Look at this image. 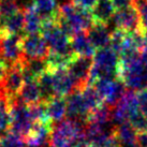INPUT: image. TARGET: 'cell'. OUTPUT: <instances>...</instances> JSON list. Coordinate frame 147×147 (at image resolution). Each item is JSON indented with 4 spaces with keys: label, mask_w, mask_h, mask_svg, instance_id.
<instances>
[{
    "label": "cell",
    "mask_w": 147,
    "mask_h": 147,
    "mask_svg": "<svg viewBox=\"0 0 147 147\" xmlns=\"http://www.w3.org/2000/svg\"><path fill=\"white\" fill-rule=\"evenodd\" d=\"M114 136L119 147H136L138 131L129 121L114 126Z\"/></svg>",
    "instance_id": "15"
},
{
    "label": "cell",
    "mask_w": 147,
    "mask_h": 147,
    "mask_svg": "<svg viewBox=\"0 0 147 147\" xmlns=\"http://www.w3.org/2000/svg\"><path fill=\"white\" fill-rule=\"evenodd\" d=\"M92 58L88 85H94L101 78H119V55L111 46L97 49Z\"/></svg>",
    "instance_id": "2"
},
{
    "label": "cell",
    "mask_w": 147,
    "mask_h": 147,
    "mask_svg": "<svg viewBox=\"0 0 147 147\" xmlns=\"http://www.w3.org/2000/svg\"><path fill=\"white\" fill-rule=\"evenodd\" d=\"M119 78L123 80L126 87L134 91H141L147 88V69L142 59L127 67H119Z\"/></svg>",
    "instance_id": "6"
},
{
    "label": "cell",
    "mask_w": 147,
    "mask_h": 147,
    "mask_svg": "<svg viewBox=\"0 0 147 147\" xmlns=\"http://www.w3.org/2000/svg\"><path fill=\"white\" fill-rule=\"evenodd\" d=\"M31 5L43 20L58 18L59 7L57 0H32Z\"/></svg>",
    "instance_id": "22"
},
{
    "label": "cell",
    "mask_w": 147,
    "mask_h": 147,
    "mask_svg": "<svg viewBox=\"0 0 147 147\" xmlns=\"http://www.w3.org/2000/svg\"><path fill=\"white\" fill-rule=\"evenodd\" d=\"M112 1H113L116 10L127 8V7L131 5V2H132V0H112Z\"/></svg>",
    "instance_id": "31"
},
{
    "label": "cell",
    "mask_w": 147,
    "mask_h": 147,
    "mask_svg": "<svg viewBox=\"0 0 147 147\" xmlns=\"http://www.w3.org/2000/svg\"><path fill=\"white\" fill-rule=\"evenodd\" d=\"M0 17H1V5H0Z\"/></svg>",
    "instance_id": "32"
},
{
    "label": "cell",
    "mask_w": 147,
    "mask_h": 147,
    "mask_svg": "<svg viewBox=\"0 0 147 147\" xmlns=\"http://www.w3.org/2000/svg\"><path fill=\"white\" fill-rule=\"evenodd\" d=\"M87 34L92 45L97 49L110 46L112 32L110 31L107 25L94 23V25L87 30Z\"/></svg>",
    "instance_id": "16"
},
{
    "label": "cell",
    "mask_w": 147,
    "mask_h": 147,
    "mask_svg": "<svg viewBox=\"0 0 147 147\" xmlns=\"http://www.w3.org/2000/svg\"><path fill=\"white\" fill-rule=\"evenodd\" d=\"M71 46L75 55L83 57H94L97 52V49L92 45L85 31L78 32L71 37Z\"/></svg>",
    "instance_id": "17"
},
{
    "label": "cell",
    "mask_w": 147,
    "mask_h": 147,
    "mask_svg": "<svg viewBox=\"0 0 147 147\" xmlns=\"http://www.w3.org/2000/svg\"><path fill=\"white\" fill-rule=\"evenodd\" d=\"M46 115L53 123L63 120L67 115V99L63 97H54L45 102Z\"/></svg>",
    "instance_id": "19"
},
{
    "label": "cell",
    "mask_w": 147,
    "mask_h": 147,
    "mask_svg": "<svg viewBox=\"0 0 147 147\" xmlns=\"http://www.w3.org/2000/svg\"><path fill=\"white\" fill-rule=\"evenodd\" d=\"M129 123L135 128L138 131H146L147 130V117L144 116L141 112H136L129 118Z\"/></svg>",
    "instance_id": "27"
},
{
    "label": "cell",
    "mask_w": 147,
    "mask_h": 147,
    "mask_svg": "<svg viewBox=\"0 0 147 147\" xmlns=\"http://www.w3.org/2000/svg\"><path fill=\"white\" fill-rule=\"evenodd\" d=\"M90 111L86 105L81 90H74L67 97V115L71 119L82 120L87 123Z\"/></svg>",
    "instance_id": "13"
},
{
    "label": "cell",
    "mask_w": 147,
    "mask_h": 147,
    "mask_svg": "<svg viewBox=\"0 0 147 147\" xmlns=\"http://www.w3.org/2000/svg\"><path fill=\"white\" fill-rule=\"evenodd\" d=\"M58 21L70 37L87 31L94 23L91 11L78 8L71 0L59 7Z\"/></svg>",
    "instance_id": "1"
},
{
    "label": "cell",
    "mask_w": 147,
    "mask_h": 147,
    "mask_svg": "<svg viewBox=\"0 0 147 147\" xmlns=\"http://www.w3.org/2000/svg\"><path fill=\"white\" fill-rule=\"evenodd\" d=\"M146 131H147V130H146Z\"/></svg>",
    "instance_id": "33"
},
{
    "label": "cell",
    "mask_w": 147,
    "mask_h": 147,
    "mask_svg": "<svg viewBox=\"0 0 147 147\" xmlns=\"http://www.w3.org/2000/svg\"><path fill=\"white\" fill-rule=\"evenodd\" d=\"M11 125L10 101L5 94H0V135L4 134Z\"/></svg>",
    "instance_id": "25"
},
{
    "label": "cell",
    "mask_w": 147,
    "mask_h": 147,
    "mask_svg": "<svg viewBox=\"0 0 147 147\" xmlns=\"http://www.w3.org/2000/svg\"><path fill=\"white\" fill-rule=\"evenodd\" d=\"M22 61L10 67V69L8 70V72L4 76L3 81L0 84L10 103L12 102L13 100L18 98L20 92L24 86L25 78Z\"/></svg>",
    "instance_id": "7"
},
{
    "label": "cell",
    "mask_w": 147,
    "mask_h": 147,
    "mask_svg": "<svg viewBox=\"0 0 147 147\" xmlns=\"http://www.w3.org/2000/svg\"><path fill=\"white\" fill-rule=\"evenodd\" d=\"M112 107L105 103L92 110L87 117V123H96L100 126H109L112 123Z\"/></svg>",
    "instance_id": "23"
},
{
    "label": "cell",
    "mask_w": 147,
    "mask_h": 147,
    "mask_svg": "<svg viewBox=\"0 0 147 147\" xmlns=\"http://www.w3.org/2000/svg\"><path fill=\"white\" fill-rule=\"evenodd\" d=\"M0 147H28L26 140L11 131L0 135Z\"/></svg>",
    "instance_id": "26"
},
{
    "label": "cell",
    "mask_w": 147,
    "mask_h": 147,
    "mask_svg": "<svg viewBox=\"0 0 147 147\" xmlns=\"http://www.w3.org/2000/svg\"><path fill=\"white\" fill-rule=\"evenodd\" d=\"M113 23L115 29H120L125 32H136L140 31V15L138 10L131 4L120 10H116Z\"/></svg>",
    "instance_id": "10"
},
{
    "label": "cell",
    "mask_w": 147,
    "mask_h": 147,
    "mask_svg": "<svg viewBox=\"0 0 147 147\" xmlns=\"http://www.w3.org/2000/svg\"><path fill=\"white\" fill-rule=\"evenodd\" d=\"M54 123L52 121H37L28 136L26 138V143L28 147H43L49 144Z\"/></svg>",
    "instance_id": "12"
},
{
    "label": "cell",
    "mask_w": 147,
    "mask_h": 147,
    "mask_svg": "<svg viewBox=\"0 0 147 147\" xmlns=\"http://www.w3.org/2000/svg\"><path fill=\"white\" fill-rule=\"evenodd\" d=\"M139 98V109L140 112L147 117V89L141 90L138 92Z\"/></svg>",
    "instance_id": "28"
},
{
    "label": "cell",
    "mask_w": 147,
    "mask_h": 147,
    "mask_svg": "<svg viewBox=\"0 0 147 147\" xmlns=\"http://www.w3.org/2000/svg\"><path fill=\"white\" fill-rule=\"evenodd\" d=\"M97 91L100 97L102 98L103 102L114 107L121 100L125 92L127 91V87L121 78H101L94 83Z\"/></svg>",
    "instance_id": "5"
},
{
    "label": "cell",
    "mask_w": 147,
    "mask_h": 147,
    "mask_svg": "<svg viewBox=\"0 0 147 147\" xmlns=\"http://www.w3.org/2000/svg\"><path fill=\"white\" fill-rule=\"evenodd\" d=\"M43 18L30 4L25 8V25L24 32L26 34H34L42 31Z\"/></svg>",
    "instance_id": "21"
},
{
    "label": "cell",
    "mask_w": 147,
    "mask_h": 147,
    "mask_svg": "<svg viewBox=\"0 0 147 147\" xmlns=\"http://www.w3.org/2000/svg\"><path fill=\"white\" fill-rule=\"evenodd\" d=\"M18 98L27 105H33L37 103L43 102L38 80H26Z\"/></svg>",
    "instance_id": "20"
},
{
    "label": "cell",
    "mask_w": 147,
    "mask_h": 147,
    "mask_svg": "<svg viewBox=\"0 0 147 147\" xmlns=\"http://www.w3.org/2000/svg\"><path fill=\"white\" fill-rule=\"evenodd\" d=\"M116 8L112 0H98L94 9L91 10V14L94 17V23L107 25L113 20Z\"/></svg>",
    "instance_id": "18"
},
{
    "label": "cell",
    "mask_w": 147,
    "mask_h": 147,
    "mask_svg": "<svg viewBox=\"0 0 147 147\" xmlns=\"http://www.w3.org/2000/svg\"><path fill=\"white\" fill-rule=\"evenodd\" d=\"M49 71L52 73L54 91L56 97L65 98V97H68L70 94H72L74 90H76L75 82L67 68L49 69Z\"/></svg>",
    "instance_id": "11"
},
{
    "label": "cell",
    "mask_w": 147,
    "mask_h": 147,
    "mask_svg": "<svg viewBox=\"0 0 147 147\" xmlns=\"http://www.w3.org/2000/svg\"><path fill=\"white\" fill-rule=\"evenodd\" d=\"M71 1H72L76 7H78V8L91 11V10L94 9V5H96L98 0H71Z\"/></svg>",
    "instance_id": "29"
},
{
    "label": "cell",
    "mask_w": 147,
    "mask_h": 147,
    "mask_svg": "<svg viewBox=\"0 0 147 147\" xmlns=\"http://www.w3.org/2000/svg\"><path fill=\"white\" fill-rule=\"evenodd\" d=\"M10 131L26 140L36 123L31 115L30 106L23 102L20 98H16L10 103Z\"/></svg>",
    "instance_id": "4"
},
{
    "label": "cell",
    "mask_w": 147,
    "mask_h": 147,
    "mask_svg": "<svg viewBox=\"0 0 147 147\" xmlns=\"http://www.w3.org/2000/svg\"><path fill=\"white\" fill-rule=\"evenodd\" d=\"M136 147H147V131H139L138 132Z\"/></svg>",
    "instance_id": "30"
},
{
    "label": "cell",
    "mask_w": 147,
    "mask_h": 147,
    "mask_svg": "<svg viewBox=\"0 0 147 147\" xmlns=\"http://www.w3.org/2000/svg\"><path fill=\"white\" fill-rule=\"evenodd\" d=\"M91 68H92L91 57H83L76 55L69 62L67 69L75 82L76 90L84 89L88 85Z\"/></svg>",
    "instance_id": "8"
},
{
    "label": "cell",
    "mask_w": 147,
    "mask_h": 147,
    "mask_svg": "<svg viewBox=\"0 0 147 147\" xmlns=\"http://www.w3.org/2000/svg\"><path fill=\"white\" fill-rule=\"evenodd\" d=\"M87 123L76 119H63L54 123L49 145L51 147H75L80 138L85 134Z\"/></svg>",
    "instance_id": "3"
},
{
    "label": "cell",
    "mask_w": 147,
    "mask_h": 147,
    "mask_svg": "<svg viewBox=\"0 0 147 147\" xmlns=\"http://www.w3.org/2000/svg\"><path fill=\"white\" fill-rule=\"evenodd\" d=\"M22 49L25 58L28 59H47L49 49L42 34H25L22 38Z\"/></svg>",
    "instance_id": "9"
},
{
    "label": "cell",
    "mask_w": 147,
    "mask_h": 147,
    "mask_svg": "<svg viewBox=\"0 0 147 147\" xmlns=\"http://www.w3.org/2000/svg\"><path fill=\"white\" fill-rule=\"evenodd\" d=\"M25 8H21L15 13L0 17V31L9 34H20L24 32Z\"/></svg>",
    "instance_id": "14"
},
{
    "label": "cell",
    "mask_w": 147,
    "mask_h": 147,
    "mask_svg": "<svg viewBox=\"0 0 147 147\" xmlns=\"http://www.w3.org/2000/svg\"><path fill=\"white\" fill-rule=\"evenodd\" d=\"M81 92H82V96L84 98L86 105H87L90 112L99 107L102 103H104L94 85H87L84 89L81 90Z\"/></svg>",
    "instance_id": "24"
}]
</instances>
